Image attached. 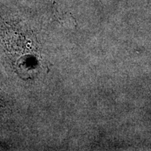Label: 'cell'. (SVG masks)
<instances>
[]
</instances>
